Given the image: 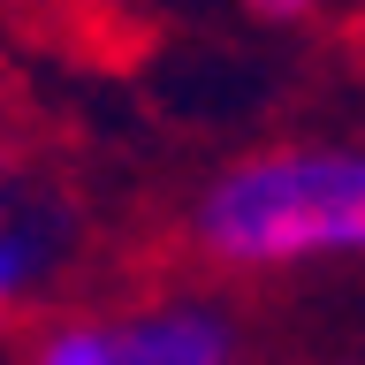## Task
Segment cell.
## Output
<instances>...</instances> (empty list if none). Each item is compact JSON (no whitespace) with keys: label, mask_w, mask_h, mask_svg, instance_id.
Instances as JSON below:
<instances>
[{"label":"cell","mask_w":365,"mask_h":365,"mask_svg":"<svg viewBox=\"0 0 365 365\" xmlns=\"http://www.w3.org/2000/svg\"><path fill=\"white\" fill-rule=\"evenodd\" d=\"M190 251L228 274L365 259V153L358 145H267V153L228 160L190 198Z\"/></svg>","instance_id":"6da1fadb"},{"label":"cell","mask_w":365,"mask_h":365,"mask_svg":"<svg viewBox=\"0 0 365 365\" xmlns=\"http://www.w3.org/2000/svg\"><path fill=\"white\" fill-rule=\"evenodd\" d=\"M236 319L205 297H153L122 319H53L31 335L16 365H228Z\"/></svg>","instance_id":"7a4b0ae2"},{"label":"cell","mask_w":365,"mask_h":365,"mask_svg":"<svg viewBox=\"0 0 365 365\" xmlns=\"http://www.w3.org/2000/svg\"><path fill=\"white\" fill-rule=\"evenodd\" d=\"M61 244H68V228L53 205H23V198L0 205V312H16L61 267Z\"/></svg>","instance_id":"3957f363"},{"label":"cell","mask_w":365,"mask_h":365,"mask_svg":"<svg viewBox=\"0 0 365 365\" xmlns=\"http://www.w3.org/2000/svg\"><path fill=\"white\" fill-rule=\"evenodd\" d=\"M244 16H259V23H312L319 16V0H236Z\"/></svg>","instance_id":"277c9868"}]
</instances>
